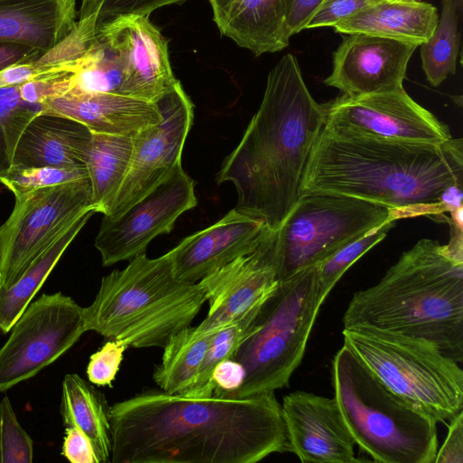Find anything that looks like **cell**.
Returning <instances> with one entry per match:
<instances>
[{
  "instance_id": "14",
  "label": "cell",
  "mask_w": 463,
  "mask_h": 463,
  "mask_svg": "<svg viewBox=\"0 0 463 463\" xmlns=\"http://www.w3.org/2000/svg\"><path fill=\"white\" fill-rule=\"evenodd\" d=\"M196 204L194 181L181 165L119 215H103L94 242L102 265L109 267L146 252L154 238L169 233L179 216Z\"/></svg>"
},
{
  "instance_id": "44",
  "label": "cell",
  "mask_w": 463,
  "mask_h": 463,
  "mask_svg": "<svg viewBox=\"0 0 463 463\" xmlns=\"http://www.w3.org/2000/svg\"><path fill=\"white\" fill-rule=\"evenodd\" d=\"M44 52L33 47L0 43V71L19 63H26L38 60Z\"/></svg>"
},
{
  "instance_id": "36",
  "label": "cell",
  "mask_w": 463,
  "mask_h": 463,
  "mask_svg": "<svg viewBox=\"0 0 463 463\" xmlns=\"http://www.w3.org/2000/svg\"><path fill=\"white\" fill-rule=\"evenodd\" d=\"M186 0H81L79 19L92 14L97 16L98 28L111 19L128 14L147 15L165 5Z\"/></svg>"
},
{
  "instance_id": "45",
  "label": "cell",
  "mask_w": 463,
  "mask_h": 463,
  "mask_svg": "<svg viewBox=\"0 0 463 463\" xmlns=\"http://www.w3.org/2000/svg\"><path fill=\"white\" fill-rule=\"evenodd\" d=\"M463 184H455L447 188H445L440 196L439 203L444 208L445 212H452L456 211L459 208H462V200H463Z\"/></svg>"
},
{
  "instance_id": "5",
  "label": "cell",
  "mask_w": 463,
  "mask_h": 463,
  "mask_svg": "<svg viewBox=\"0 0 463 463\" xmlns=\"http://www.w3.org/2000/svg\"><path fill=\"white\" fill-rule=\"evenodd\" d=\"M206 301L199 284L178 280L169 252H146L101 279L93 302L83 307L86 331L134 348L161 347L191 326Z\"/></svg>"
},
{
  "instance_id": "7",
  "label": "cell",
  "mask_w": 463,
  "mask_h": 463,
  "mask_svg": "<svg viewBox=\"0 0 463 463\" xmlns=\"http://www.w3.org/2000/svg\"><path fill=\"white\" fill-rule=\"evenodd\" d=\"M344 345L387 388L437 422L463 408V371L435 344L365 326L344 327Z\"/></svg>"
},
{
  "instance_id": "40",
  "label": "cell",
  "mask_w": 463,
  "mask_h": 463,
  "mask_svg": "<svg viewBox=\"0 0 463 463\" xmlns=\"http://www.w3.org/2000/svg\"><path fill=\"white\" fill-rule=\"evenodd\" d=\"M245 372L234 359L220 362L213 369L212 383L214 395L232 396L242 384Z\"/></svg>"
},
{
  "instance_id": "4",
  "label": "cell",
  "mask_w": 463,
  "mask_h": 463,
  "mask_svg": "<svg viewBox=\"0 0 463 463\" xmlns=\"http://www.w3.org/2000/svg\"><path fill=\"white\" fill-rule=\"evenodd\" d=\"M343 324L422 338L461 363L463 261L437 241H418L377 284L353 295Z\"/></svg>"
},
{
  "instance_id": "33",
  "label": "cell",
  "mask_w": 463,
  "mask_h": 463,
  "mask_svg": "<svg viewBox=\"0 0 463 463\" xmlns=\"http://www.w3.org/2000/svg\"><path fill=\"white\" fill-rule=\"evenodd\" d=\"M394 224V221H390L373 228L315 265L320 295L324 300L344 273L364 253L381 242Z\"/></svg>"
},
{
  "instance_id": "46",
  "label": "cell",
  "mask_w": 463,
  "mask_h": 463,
  "mask_svg": "<svg viewBox=\"0 0 463 463\" xmlns=\"http://www.w3.org/2000/svg\"><path fill=\"white\" fill-rule=\"evenodd\" d=\"M2 286V256H1V250H0V288Z\"/></svg>"
},
{
  "instance_id": "6",
  "label": "cell",
  "mask_w": 463,
  "mask_h": 463,
  "mask_svg": "<svg viewBox=\"0 0 463 463\" xmlns=\"http://www.w3.org/2000/svg\"><path fill=\"white\" fill-rule=\"evenodd\" d=\"M335 398L357 444L382 463H434L437 421L387 388L343 345L332 362Z\"/></svg>"
},
{
  "instance_id": "34",
  "label": "cell",
  "mask_w": 463,
  "mask_h": 463,
  "mask_svg": "<svg viewBox=\"0 0 463 463\" xmlns=\"http://www.w3.org/2000/svg\"><path fill=\"white\" fill-rule=\"evenodd\" d=\"M89 178L86 168L54 166L11 168L0 180L14 196L37 189Z\"/></svg>"
},
{
  "instance_id": "48",
  "label": "cell",
  "mask_w": 463,
  "mask_h": 463,
  "mask_svg": "<svg viewBox=\"0 0 463 463\" xmlns=\"http://www.w3.org/2000/svg\"><path fill=\"white\" fill-rule=\"evenodd\" d=\"M400 1H422V0H400Z\"/></svg>"
},
{
  "instance_id": "30",
  "label": "cell",
  "mask_w": 463,
  "mask_h": 463,
  "mask_svg": "<svg viewBox=\"0 0 463 463\" xmlns=\"http://www.w3.org/2000/svg\"><path fill=\"white\" fill-rule=\"evenodd\" d=\"M69 92L119 94L124 80L123 62L113 47L99 33L90 51L71 74Z\"/></svg>"
},
{
  "instance_id": "27",
  "label": "cell",
  "mask_w": 463,
  "mask_h": 463,
  "mask_svg": "<svg viewBox=\"0 0 463 463\" xmlns=\"http://www.w3.org/2000/svg\"><path fill=\"white\" fill-rule=\"evenodd\" d=\"M94 213H96L94 210H90L80 215L31 263L14 285L7 288H0V330L2 333L10 331L65 250Z\"/></svg>"
},
{
  "instance_id": "26",
  "label": "cell",
  "mask_w": 463,
  "mask_h": 463,
  "mask_svg": "<svg viewBox=\"0 0 463 463\" xmlns=\"http://www.w3.org/2000/svg\"><path fill=\"white\" fill-rule=\"evenodd\" d=\"M133 137L91 132L85 167L96 213H106L129 167Z\"/></svg>"
},
{
  "instance_id": "11",
  "label": "cell",
  "mask_w": 463,
  "mask_h": 463,
  "mask_svg": "<svg viewBox=\"0 0 463 463\" xmlns=\"http://www.w3.org/2000/svg\"><path fill=\"white\" fill-rule=\"evenodd\" d=\"M0 348V391L32 378L86 332L83 307L61 292L31 302Z\"/></svg>"
},
{
  "instance_id": "1",
  "label": "cell",
  "mask_w": 463,
  "mask_h": 463,
  "mask_svg": "<svg viewBox=\"0 0 463 463\" xmlns=\"http://www.w3.org/2000/svg\"><path fill=\"white\" fill-rule=\"evenodd\" d=\"M113 463H256L289 451L274 392L194 397L148 391L109 408Z\"/></svg>"
},
{
  "instance_id": "29",
  "label": "cell",
  "mask_w": 463,
  "mask_h": 463,
  "mask_svg": "<svg viewBox=\"0 0 463 463\" xmlns=\"http://www.w3.org/2000/svg\"><path fill=\"white\" fill-rule=\"evenodd\" d=\"M441 15L430 38L420 44L422 70L434 87L456 73L460 47L458 6L455 0H442Z\"/></svg>"
},
{
  "instance_id": "37",
  "label": "cell",
  "mask_w": 463,
  "mask_h": 463,
  "mask_svg": "<svg viewBox=\"0 0 463 463\" xmlns=\"http://www.w3.org/2000/svg\"><path fill=\"white\" fill-rule=\"evenodd\" d=\"M128 346L117 340H109L91 354L87 366L89 381L98 386H111Z\"/></svg>"
},
{
  "instance_id": "22",
  "label": "cell",
  "mask_w": 463,
  "mask_h": 463,
  "mask_svg": "<svg viewBox=\"0 0 463 463\" xmlns=\"http://www.w3.org/2000/svg\"><path fill=\"white\" fill-rule=\"evenodd\" d=\"M219 31L256 56L286 48L283 0H209Z\"/></svg>"
},
{
  "instance_id": "42",
  "label": "cell",
  "mask_w": 463,
  "mask_h": 463,
  "mask_svg": "<svg viewBox=\"0 0 463 463\" xmlns=\"http://www.w3.org/2000/svg\"><path fill=\"white\" fill-rule=\"evenodd\" d=\"M446 439L435 458L434 463H463V412L449 420Z\"/></svg>"
},
{
  "instance_id": "19",
  "label": "cell",
  "mask_w": 463,
  "mask_h": 463,
  "mask_svg": "<svg viewBox=\"0 0 463 463\" xmlns=\"http://www.w3.org/2000/svg\"><path fill=\"white\" fill-rule=\"evenodd\" d=\"M269 227L234 208L215 223L184 238L169 250L175 278L197 283L239 257L254 251Z\"/></svg>"
},
{
  "instance_id": "9",
  "label": "cell",
  "mask_w": 463,
  "mask_h": 463,
  "mask_svg": "<svg viewBox=\"0 0 463 463\" xmlns=\"http://www.w3.org/2000/svg\"><path fill=\"white\" fill-rule=\"evenodd\" d=\"M398 220L395 212L364 200L306 194L261 243L282 280L315 266L373 228Z\"/></svg>"
},
{
  "instance_id": "21",
  "label": "cell",
  "mask_w": 463,
  "mask_h": 463,
  "mask_svg": "<svg viewBox=\"0 0 463 463\" xmlns=\"http://www.w3.org/2000/svg\"><path fill=\"white\" fill-rule=\"evenodd\" d=\"M90 137L91 131L72 118L38 113L19 138L11 168H86Z\"/></svg>"
},
{
  "instance_id": "16",
  "label": "cell",
  "mask_w": 463,
  "mask_h": 463,
  "mask_svg": "<svg viewBox=\"0 0 463 463\" xmlns=\"http://www.w3.org/2000/svg\"><path fill=\"white\" fill-rule=\"evenodd\" d=\"M345 34L333 54V70L324 80L326 85L349 97L403 89L416 44L362 33Z\"/></svg>"
},
{
  "instance_id": "12",
  "label": "cell",
  "mask_w": 463,
  "mask_h": 463,
  "mask_svg": "<svg viewBox=\"0 0 463 463\" xmlns=\"http://www.w3.org/2000/svg\"><path fill=\"white\" fill-rule=\"evenodd\" d=\"M324 108L323 129L339 136L423 144H442L452 138L448 125L404 89L356 97L343 94Z\"/></svg>"
},
{
  "instance_id": "28",
  "label": "cell",
  "mask_w": 463,
  "mask_h": 463,
  "mask_svg": "<svg viewBox=\"0 0 463 463\" xmlns=\"http://www.w3.org/2000/svg\"><path fill=\"white\" fill-rule=\"evenodd\" d=\"M213 332L189 326L174 335L163 347L161 363L155 368L156 385L170 394H184L194 383Z\"/></svg>"
},
{
  "instance_id": "18",
  "label": "cell",
  "mask_w": 463,
  "mask_h": 463,
  "mask_svg": "<svg viewBox=\"0 0 463 463\" xmlns=\"http://www.w3.org/2000/svg\"><path fill=\"white\" fill-rule=\"evenodd\" d=\"M279 282L275 267L260 242L251 253L237 258L199 281L209 310L197 328L213 332L233 322L262 305Z\"/></svg>"
},
{
  "instance_id": "35",
  "label": "cell",
  "mask_w": 463,
  "mask_h": 463,
  "mask_svg": "<svg viewBox=\"0 0 463 463\" xmlns=\"http://www.w3.org/2000/svg\"><path fill=\"white\" fill-rule=\"evenodd\" d=\"M33 442L19 423L10 400L0 402V463H30Z\"/></svg>"
},
{
  "instance_id": "20",
  "label": "cell",
  "mask_w": 463,
  "mask_h": 463,
  "mask_svg": "<svg viewBox=\"0 0 463 463\" xmlns=\"http://www.w3.org/2000/svg\"><path fill=\"white\" fill-rule=\"evenodd\" d=\"M40 107V113L68 117L91 132L130 137L161 119L156 103L114 93L68 92Z\"/></svg>"
},
{
  "instance_id": "41",
  "label": "cell",
  "mask_w": 463,
  "mask_h": 463,
  "mask_svg": "<svg viewBox=\"0 0 463 463\" xmlns=\"http://www.w3.org/2000/svg\"><path fill=\"white\" fill-rule=\"evenodd\" d=\"M62 455L72 463H99L89 439L73 426L66 427Z\"/></svg>"
},
{
  "instance_id": "2",
  "label": "cell",
  "mask_w": 463,
  "mask_h": 463,
  "mask_svg": "<svg viewBox=\"0 0 463 463\" xmlns=\"http://www.w3.org/2000/svg\"><path fill=\"white\" fill-rule=\"evenodd\" d=\"M325 120L324 104L307 88L297 58L285 54L269 71L259 109L216 176L218 184L235 186L234 209L275 230L300 196Z\"/></svg>"
},
{
  "instance_id": "43",
  "label": "cell",
  "mask_w": 463,
  "mask_h": 463,
  "mask_svg": "<svg viewBox=\"0 0 463 463\" xmlns=\"http://www.w3.org/2000/svg\"><path fill=\"white\" fill-rule=\"evenodd\" d=\"M286 33L288 38L305 29L322 0H283Z\"/></svg>"
},
{
  "instance_id": "15",
  "label": "cell",
  "mask_w": 463,
  "mask_h": 463,
  "mask_svg": "<svg viewBox=\"0 0 463 463\" xmlns=\"http://www.w3.org/2000/svg\"><path fill=\"white\" fill-rule=\"evenodd\" d=\"M98 33L123 62L120 95L156 103L180 82L172 71L167 41L147 15L115 17Z\"/></svg>"
},
{
  "instance_id": "10",
  "label": "cell",
  "mask_w": 463,
  "mask_h": 463,
  "mask_svg": "<svg viewBox=\"0 0 463 463\" xmlns=\"http://www.w3.org/2000/svg\"><path fill=\"white\" fill-rule=\"evenodd\" d=\"M90 210L95 211L89 178L15 196L12 213L0 227L1 288L14 285L61 233Z\"/></svg>"
},
{
  "instance_id": "24",
  "label": "cell",
  "mask_w": 463,
  "mask_h": 463,
  "mask_svg": "<svg viewBox=\"0 0 463 463\" xmlns=\"http://www.w3.org/2000/svg\"><path fill=\"white\" fill-rule=\"evenodd\" d=\"M438 11L422 1L378 0L333 27L341 33H362L411 43H425L438 24Z\"/></svg>"
},
{
  "instance_id": "31",
  "label": "cell",
  "mask_w": 463,
  "mask_h": 463,
  "mask_svg": "<svg viewBox=\"0 0 463 463\" xmlns=\"http://www.w3.org/2000/svg\"><path fill=\"white\" fill-rule=\"evenodd\" d=\"M261 306L250 310L214 332L197 378L184 395L194 397L213 395L212 374L214 367L222 361L233 358L241 344L253 333Z\"/></svg>"
},
{
  "instance_id": "3",
  "label": "cell",
  "mask_w": 463,
  "mask_h": 463,
  "mask_svg": "<svg viewBox=\"0 0 463 463\" xmlns=\"http://www.w3.org/2000/svg\"><path fill=\"white\" fill-rule=\"evenodd\" d=\"M463 184V141L395 142L322 129L305 167L300 195L327 194L383 205L399 219L446 217L442 191Z\"/></svg>"
},
{
  "instance_id": "32",
  "label": "cell",
  "mask_w": 463,
  "mask_h": 463,
  "mask_svg": "<svg viewBox=\"0 0 463 463\" xmlns=\"http://www.w3.org/2000/svg\"><path fill=\"white\" fill-rule=\"evenodd\" d=\"M40 111V105L21 99L19 85L0 88V180L12 167L23 131Z\"/></svg>"
},
{
  "instance_id": "23",
  "label": "cell",
  "mask_w": 463,
  "mask_h": 463,
  "mask_svg": "<svg viewBox=\"0 0 463 463\" xmlns=\"http://www.w3.org/2000/svg\"><path fill=\"white\" fill-rule=\"evenodd\" d=\"M76 0H0V43L47 52L76 24Z\"/></svg>"
},
{
  "instance_id": "13",
  "label": "cell",
  "mask_w": 463,
  "mask_h": 463,
  "mask_svg": "<svg viewBox=\"0 0 463 463\" xmlns=\"http://www.w3.org/2000/svg\"><path fill=\"white\" fill-rule=\"evenodd\" d=\"M156 105L161 119L133 137L128 170L105 216L119 215L182 165L183 149L193 125V103L179 82Z\"/></svg>"
},
{
  "instance_id": "47",
  "label": "cell",
  "mask_w": 463,
  "mask_h": 463,
  "mask_svg": "<svg viewBox=\"0 0 463 463\" xmlns=\"http://www.w3.org/2000/svg\"><path fill=\"white\" fill-rule=\"evenodd\" d=\"M462 2H463V0H455V3L457 4L458 8L460 10L462 8Z\"/></svg>"
},
{
  "instance_id": "39",
  "label": "cell",
  "mask_w": 463,
  "mask_h": 463,
  "mask_svg": "<svg viewBox=\"0 0 463 463\" xmlns=\"http://www.w3.org/2000/svg\"><path fill=\"white\" fill-rule=\"evenodd\" d=\"M71 74L31 80L19 85L23 100L40 105L43 101L62 96L71 90Z\"/></svg>"
},
{
  "instance_id": "17",
  "label": "cell",
  "mask_w": 463,
  "mask_h": 463,
  "mask_svg": "<svg viewBox=\"0 0 463 463\" xmlns=\"http://www.w3.org/2000/svg\"><path fill=\"white\" fill-rule=\"evenodd\" d=\"M289 451L304 463H354L355 441L335 398L304 391L287 394L281 404Z\"/></svg>"
},
{
  "instance_id": "8",
  "label": "cell",
  "mask_w": 463,
  "mask_h": 463,
  "mask_svg": "<svg viewBox=\"0 0 463 463\" xmlns=\"http://www.w3.org/2000/svg\"><path fill=\"white\" fill-rule=\"evenodd\" d=\"M324 301L315 266L279 280L263 302L253 333L232 358L242 365L245 377L231 397L274 392L288 384Z\"/></svg>"
},
{
  "instance_id": "38",
  "label": "cell",
  "mask_w": 463,
  "mask_h": 463,
  "mask_svg": "<svg viewBox=\"0 0 463 463\" xmlns=\"http://www.w3.org/2000/svg\"><path fill=\"white\" fill-rule=\"evenodd\" d=\"M378 0H322L305 29L334 26L364 6Z\"/></svg>"
},
{
  "instance_id": "25",
  "label": "cell",
  "mask_w": 463,
  "mask_h": 463,
  "mask_svg": "<svg viewBox=\"0 0 463 463\" xmlns=\"http://www.w3.org/2000/svg\"><path fill=\"white\" fill-rule=\"evenodd\" d=\"M109 406L105 396L76 373L62 382L61 413L66 427L81 430L90 441L99 463L110 462Z\"/></svg>"
}]
</instances>
